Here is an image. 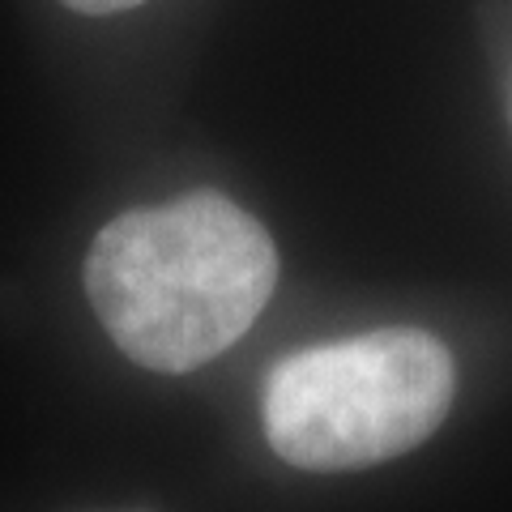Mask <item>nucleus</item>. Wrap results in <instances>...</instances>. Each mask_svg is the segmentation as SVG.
Masks as SVG:
<instances>
[{"label":"nucleus","mask_w":512,"mask_h":512,"mask_svg":"<svg viewBox=\"0 0 512 512\" xmlns=\"http://www.w3.org/2000/svg\"><path fill=\"white\" fill-rule=\"evenodd\" d=\"M453 384V355L423 329L325 342L286 355L265 376V440L299 470L376 466L444 423Z\"/></svg>","instance_id":"nucleus-2"},{"label":"nucleus","mask_w":512,"mask_h":512,"mask_svg":"<svg viewBox=\"0 0 512 512\" xmlns=\"http://www.w3.org/2000/svg\"><path fill=\"white\" fill-rule=\"evenodd\" d=\"M269 231L222 192L111 218L86 256V295L111 342L150 372L222 355L274 295Z\"/></svg>","instance_id":"nucleus-1"},{"label":"nucleus","mask_w":512,"mask_h":512,"mask_svg":"<svg viewBox=\"0 0 512 512\" xmlns=\"http://www.w3.org/2000/svg\"><path fill=\"white\" fill-rule=\"evenodd\" d=\"M60 5L73 13H86V18H107V13L137 9V5H146V0H60Z\"/></svg>","instance_id":"nucleus-3"}]
</instances>
